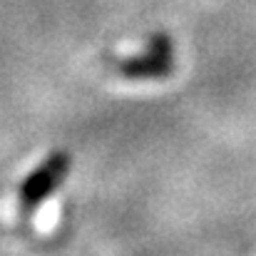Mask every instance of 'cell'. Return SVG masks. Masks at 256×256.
<instances>
[{
    "label": "cell",
    "mask_w": 256,
    "mask_h": 256,
    "mask_svg": "<svg viewBox=\"0 0 256 256\" xmlns=\"http://www.w3.org/2000/svg\"><path fill=\"white\" fill-rule=\"evenodd\" d=\"M174 42L164 32L152 35L144 52L117 62V72L127 80H162L174 72Z\"/></svg>",
    "instance_id": "cell-2"
},
{
    "label": "cell",
    "mask_w": 256,
    "mask_h": 256,
    "mask_svg": "<svg viewBox=\"0 0 256 256\" xmlns=\"http://www.w3.org/2000/svg\"><path fill=\"white\" fill-rule=\"evenodd\" d=\"M72 167V160L65 150H58V152H50L40 167L30 172L25 176V182L20 184V206L25 212L40 206L52 192L60 189V184L65 182L68 172Z\"/></svg>",
    "instance_id": "cell-1"
}]
</instances>
